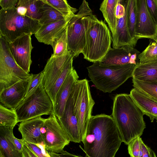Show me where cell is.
Returning <instances> with one entry per match:
<instances>
[{"label":"cell","mask_w":157,"mask_h":157,"mask_svg":"<svg viewBox=\"0 0 157 157\" xmlns=\"http://www.w3.org/2000/svg\"><path fill=\"white\" fill-rule=\"evenodd\" d=\"M86 157H115L122 141L112 116H92L82 140Z\"/></svg>","instance_id":"1"},{"label":"cell","mask_w":157,"mask_h":157,"mask_svg":"<svg viewBox=\"0 0 157 157\" xmlns=\"http://www.w3.org/2000/svg\"><path fill=\"white\" fill-rule=\"evenodd\" d=\"M144 115L130 94H119L114 97L112 116L125 144L143 134L146 127Z\"/></svg>","instance_id":"2"},{"label":"cell","mask_w":157,"mask_h":157,"mask_svg":"<svg viewBox=\"0 0 157 157\" xmlns=\"http://www.w3.org/2000/svg\"><path fill=\"white\" fill-rule=\"evenodd\" d=\"M86 44L82 52L84 58L90 62L100 61L111 48L112 35L109 28L93 14L83 18Z\"/></svg>","instance_id":"3"},{"label":"cell","mask_w":157,"mask_h":157,"mask_svg":"<svg viewBox=\"0 0 157 157\" xmlns=\"http://www.w3.org/2000/svg\"><path fill=\"white\" fill-rule=\"evenodd\" d=\"M136 65H107L99 61L87 67L88 76L97 89L111 93L132 77Z\"/></svg>","instance_id":"4"},{"label":"cell","mask_w":157,"mask_h":157,"mask_svg":"<svg viewBox=\"0 0 157 157\" xmlns=\"http://www.w3.org/2000/svg\"><path fill=\"white\" fill-rule=\"evenodd\" d=\"M41 26L38 21L19 14L16 7L0 10V35L8 42L26 34H34Z\"/></svg>","instance_id":"5"},{"label":"cell","mask_w":157,"mask_h":157,"mask_svg":"<svg viewBox=\"0 0 157 157\" xmlns=\"http://www.w3.org/2000/svg\"><path fill=\"white\" fill-rule=\"evenodd\" d=\"M74 112L77 118L81 141L85 135L95 104L88 81L78 80L74 85L70 96Z\"/></svg>","instance_id":"6"},{"label":"cell","mask_w":157,"mask_h":157,"mask_svg":"<svg viewBox=\"0 0 157 157\" xmlns=\"http://www.w3.org/2000/svg\"><path fill=\"white\" fill-rule=\"evenodd\" d=\"M15 110L19 122L43 115H50L53 112V105L44 89V82L31 94L25 97Z\"/></svg>","instance_id":"7"},{"label":"cell","mask_w":157,"mask_h":157,"mask_svg":"<svg viewBox=\"0 0 157 157\" xmlns=\"http://www.w3.org/2000/svg\"><path fill=\"white\" fill-rule=\"evenodd\" d=\"M31 76L17 64L10 50L8 42L0 35V91Z\"/></svg>","instance_id":"8"},{"label":"cell","mask_w":157,"mask_h":157,"mask_svg":"<svg viewBox=\"0 0 157 157\" xmlns=\"http://www.w3.org/2000/svg\"><path fill=\"white\" fill-rule=\"evenodd\" d=\"M92 14L87 2L83 0L79 11L68 22L67 26L68 50L74 57L82 53L86 44V34L83 17Z\"/></svg>","instance_id":"9"},{"label":"cell","mask_w":157,"mask_h":157,"mask_svg":"<svg viewBox=\"0 0 157 157\" xmlns=\"http://www.w3.org/2000/svg\"><path fill=\"white\" fill-rule=\"evenodd\" d=\"M43 138L45 150L57 153H60L70 142L53 113L45 119Z\"/></svg>","instance_id":"10"},{"label":"cell","mask_w":157,"mask_h":157,"mask_svg":"<svg viewBox=\"0 0 157 157\" xmlns=\"http://www.w3.org/2000/svg\"><path fill=\"white\" fill-rule=\"evenodd\" d=\"M31 35L26 34L13 41L8 42L10 51L17 65L25 72L29 73L32 63L31 53L33 48Z\"/></svg>","instance_id":"11"},{"label":"cell","mask_w":157,"mask_h":157,"mask_svg":"<svg viewBox=\"0 0 157 157\" xmlns=\"http://www.w3.org/2000/svg\"><path fill=\"white\" fill-rule=\"evenodd\" d=\"M138 15L135 32L136 42L141 38L152 39L157 36V25L149 13L146 0H137Z\"/></svg>","instance_id":"12"},{"label":"cell","mask_w":157,"mask_h":157,"mask_svg":"<svg viewBox=\"0 0 157 157\" xmlns=\"http://www.w3.org/2000/svg\"><path fill=\"white\" fill-rule=\"evenodd\" d=\"M140 53L136 49L128 45L111 48L99 62L107 65H136L139 63Z\"/></svg>","instance_id":"13"},{"label":"cell","mask_w":157,"mask_h":157,"mask_svg":"<svg viewBox=\"0 0 157 157\" xmlns=\"http://www.w3.org/2000/svg\"><path fill=\"white\" fill-rule=\"evenodd\" d=\"M31 78V76L28 78L0 91L1 104L8 108L15 109L25 99Z\"/></svg>","instance_id":"14"},{"label":"cell","mask_w":157,"mask_h":157,"mask_svg":"<svg viewBox=\"0 0 157 157\" xmlns=\"http://www.w3.org/2000/svg\"><path fill=\"white\" fill-rule=\"evenodd\" d=\"M74 55L71 52L64 56L55 57L52 54L48 60L42 72L44 86L47 92L55 83L71 57Z\"/></svg>","instance_id":"15"},{"label":"cell","mask_w":157,"mask_h":157,"mask_svg":"<svg viewBox=\"0 0 157 157\" xmlns=\"http://www.w3.org/2000/svg\"><path fill=\"white\" fill-rule=\"evenodd\" d=\"M45 118L41 117L21 122L18 130L25 142L38 145L44 144L42 131Z\"/></svg>","instance_id":"16"},{"label":"cell","mask_w":157,"mask_h":157,"mask_svg":"<svg viewBox=\"0 0 157 157\" xmlns=\"http://www.w3.org/2000/svg\"><path fill=\"white\" fill-rule=\"evenodd\" d=\"M57 119L70 141H81L78 120L74 112L70 97L62 117Z\"/></svg>","instance_id":"17"},{"label":"cell","mask_w":157,"mask_h":157,"mask_svg":"<svg viewBox=\"0 0 157 157\" xmlns=\"http://www.w3.org/2000/svg\"><path fill=\"white\" fill-rule=\"evenodd\" d=\"M78 74L74 68L59 90L56 95L55 105L52 113L57 118L62 117L73 86L78 80Z\"/></svg>","instance_id":"18"},{"label":"cell","mask_w":157,"mask_h":157,"mask_svg":"<svg viewBox=\"0 0 157 157\" xmlns=\"http://www.w3.org/2000/svg\"><path fill=\"white\" fill-rule=\"evenodd\" d=\"M70 20L64 19L41 25L35 36L39 42L51 45L55 39L66 28Z\"/></svg>","instance_id":"19"},{"label":"cell","mask_w":157,"mask_h":157,"mask_svg":"<svg viewBox=\"0 0 157 157\" xmlns=\"http://www.w3.org/2000/svg\"><path fill=\"white\" fill-rule=\"evenodd\" d=\"M130 95L144 114L149 117L151 122L157 119V101L135 88L131 90Z\"/></svg>","instance_id":"20"},{"label":"cell","mask_w":157,"mask_h":157,"mask_svg":"<svg viewBox=\"0 0 157 157\" xmlns=\"http://www.w3.org/2000/svg\"><path fill=\"white\" fill-rule=\"evenodd\" d=\"M128 0L125 1V12L124 15L117 19L116 33L112 39L113 48L128 45L133 47L132 39L130 36L127 25V14Z\"/></svg>","instance_id":"21"},{"label":"cell","mask_w":157,"mask_h":157,"mask_svg":"<svg viewBox=\"0 0 157 157\" xmlns=\"http://www.w3.org/2000/svg\"><path fill=\"white\" fill-rule=\"evenodd\" d=\"M118 0H104L100 5V10L107 23L111 33L112 38L116 35L117 20L116 16V8Z\"/></svg>","instance_id":"22"},{"label":"cell","mask_w":157,"mask_h":157,"mask_svg":"<svg viewBox=\"0 0 157 157\" xmlns=\"http://www.w3.org/2000/svg\"><path fill=\"white\" fill-rule=\"evenodd\" d=\"M132 77L141 81L157 80V61L138 63L134 68Z\"/></svg>","instance_id":"23"},{"label":"cell","mask_w":157,"mask_h":157,"mask_svg":"<svg viewBox=\"0 0 157 157\" xmlns=\"http://www.w3.org/2000/svg\"><path fill=\"white\" fill-rule=\"evenodd\" d=\"M74 58V55L71 57L54 84L47 92L52 102L53 109L55 105L56 97L59 90L69 74L74 68L73 66Z\"/></svg>","instance_id":"24"},{"label":"cell","mask_w":157,"mask_h":157,"mask_svg":"<svg viewBox=\"0 0 157 157\" xmlns=\"http://www.w3.org/2000/svg\"><path fill=\"white\" fill-rule=\"evenodd\" d=\"M138 15L137 0H128L127 25L129 33L132 40L134 48L137 43L135 38V32Z\"/></svg>","instance_id":"25"},{"label":"cell","mask_w":157,"mask_h":157,"mask_svg":"<svg viewBox=\"0 0 157 157\" xmlns=\"http://www.w3.org/2000/svg\"><path fill=\"white\" fill-rule=\"evenodd\" d=\"M43 3V0H19L17 5L26 8V16L39 21L42 16Z\"/></svg>","instance_id":"26"},{"label":"cell","mask_w":157,"mask_h":157,"mask_svg":"<svg viewBox=\"0 0 157 157\" xmlns=\"http://www.w3.org/2000/svg\"><path fill=\"white\" fill-rule=\"evenodd\" d=\"M43 1L42 16L39 21L41 25L66 19L56 9Z\"/></svg>","instance_id":"27"},{"label":"cell","mask_w":157,"mask_h":157,"mask_svg":"<svg viewBox=\"0 0 157 157\" xmlns=\"http://www.w3.org/2000/svg\"><path fill=\"white\" fill-rule=\"evenodd\" d=\"M51 46L55 57L63 56L69 52L68 48L67 27L63 31L57 36L53 41Z\"/></svg>","instance_id":"28"},{"label":"cell","mask_w":157,"mask_h":157,"mask_svg":"<svg viewBox=\"0 0 157 157\" xmlns=\"http://www.w3.org/2000/svg\"><path fill=\"white\" fill-rule=\"evenodd\" d=\"M133 86L157 101V80L141 81L132 79Z\"/></svg>","instance_id":"29"},{"label":"cell","mask_w":157,"mask_h":157,"mask_svg":"<svg viewBox=\"0 0 157 157\" xmlns=\"http://www.w3.org/2000/svg\"><path fill=\"white\" fill-rule=\"evenodd\" d=\"M43 0L56 9L66 19H71L78 10L71 7L65 0Z\"/></svg>","instance_id":"30"},{"label":"cell","mask_w":157,"mask_h":157,"mask_svg":"<svg viewBox=\"0 0 157 157\" xmlns=\"http://www.w3.org/2000/svg\"><path fill=\"white\" fill-rule=\"evenodd\" d=\"M15 109L8 108L0 104V126L13 128L18 122Z\"/></svg>","instance_id":"31"},{"label":"cell","mask_w":157,"mask_h":157,"mask_svg":"<svg viewBox=\"0 0 157 157\" xmlns=\"http://www.w3.org/2000/svg\"><path fill=\"white\" fill-rule=\"evenodd\" d=\"M150 40L148 46L139 56L140 63L157 61V36Z\"/></svg>","instance_id":"32"},{"label":"cell","mask_w":157,"mask_h":157,"mask_svg":"<svg viewBox=\"0 0 157 157\" xmlns=\"http://www.w3.org/2000/svg\"><path fill=\"white\" fill-rule=\"evenodd\" d=\"M0 151L5 157H22L21 152L17 151L15 146L0 132Z\"/></svg>","instance_id":"33"},{"label":"cell","mask_w":157,"mask_h":157,"mask_svg":"<svg viewBox=\"0 0 157 157\" xmlns=\"http://www.w3.org/2000/svg\"><path fill=\"white\" fill-rule=\"evenodd\" d=\"M13 128L0 126V132H2L6 138L13 144L17 151L21 152L25 141L22 139H19L15 137L13 134Z\"/></svg>","instance_id":"34"},{"label":"cell","mask_w":157,"mask_h":157,"mask_svg":"<svg viewBox=\"0 0 157 157\" xmlns=\"http://www.w3.org/2000/svg\"><path fill=\"white\" fill-rule=\"evenodd\" d=\"M143 141L140 137L135 138L128 145V152L131 157H141Z\"/></svg>","instance_id":"35"},{"label":"cell","mask_w":157,"mask_h":157,"mask_svg":"<svg viewBox=\"0 0 157 157\" xmlns=\"http://www.w3.org/2000/svg\"><path fill=\"white\" fill-rule=\"evenodd\" d=\"M31 78L27 90L25 97L31 94L44 82V76L42 71L33 74L31 73Z\"/></svg>","instance_id":"36"},{"label":"cell","mask_w":157,"mask_h":157,"mask_svg":"<svg viewBox=\"0 0 157 157\" xmlns=\"http://www.w3.org/2000/svg\"><path fill=\"white\" fill-rule=\"evenodd\" d=\"M148 11L155 23L157 25V0H146Z\"/></svg>","instance_id":"37"},{"label":"cell","mask_w":157,"mask_h":157,"mask_svg":"<svg viewBox=\"0 0 157 157\" xmlns=\"http://www.w3.org/2000/svg\"><path fill=\"white\" fill-rule=\"evenodd\" d=\"M25 143L34 152L37 157H50L46 155L42 149L37 145L25 142Z\"/></svg>","instance_id":"38"},{"label":"cell","mask_w":157,"mask_h":157,"mask_svg":"<svg viewBox=\"0 0 157 157\" xmlns=\"http://www.w3.org/2000/svg\"><path fill=\"white\" fill-rule=\"evenodd\" d=\"M18 0H0V5L2 9L6 10L15 7Z\"/></svg>","instance_id":"39"},{"label":"cell","mask_w":157,"mask_h":157,"mask_svg":"<svg viewBox=\"0 0 157 157\" xmlns=\"http://www.w3.org/2000/svg\"><path fill=\"white\" fill-rule=\"evenodd\" d=\"M143 153L141 157H151V148L143 142L142 144Z\"/></svg>","instance_id":"40"},{"label":"cell","mask_w":157,"mask_h":157,"mask_svg":"<svg viewBox=\"0 0 157 157\" xmlns=\"http://www.w3.org/2000/svg\"><path fill=\"white\" fill-rule=\"evenodd\" d=\"M18 13L21 16H26L27 13V9L26 8L23 6L17 5L16 7Z\"/></svg>","instance_id":"41"},{"label":"cell","mask_w":157,"mask_h":157,"mask_svg":"<svg viewBox=\"0 0 157 157\" xmlns=\"http://www.w3.org/2000/svg\"><path fill=\"white\" fill-rule=\"evenodd\" d=\"M59 155L61 157H82L71 154L64 150H63L59 154ZM85 157H86L85 156Z\"/></svg>","instance_id":"42"},{"label":"cell","mask_w":157,"mask_h":157,"mask_svg":"<svg viewBox=\"0 0 157 157\" xmlns=\"http://www.w3.org/2000/svg\"><path fill=\"white\" fill-rule=\"evenodd\" d=\"M24 145L31 157H37L34 152L26 145L25 142Z\"/></svg>","instance_id":"43"},{"label":"cell","mask_w":157,"mask_h":157,"mask_svg":"<svg viewBox=\"0 0 157 157\" xmlns=\"http://www.w3.org/2000/svg\"><path fill=\"white\" fill-rule=\"evenodd\" d=\"M21 153L22 155V157H31L26 150L24 145V144Z\"/></svg>","instance_id":"44"},{"label":"cell","mask_w":157,"mask_h":157,"mask_svg":"<svg viewBox=\"0 0 157 157\" xmlns=\"http://www.w3.org/2000/svg\"><path fill=\"white\" fill-rule=\"evenodd\" d=\"M50 157H61L59 154L51 152H48Z\"/></svg>","instance_id":"45"},{"label":"cell","mask_w":157,"mask_h":157,"mask_svg":"<svg viewBox=\"0 0 157 157\" xmlns=\"http://www.w3.org/2000/svg\"><path fill=\"white\" fill-rule=\"evenodd\" d=\"M150 153H151V157H156L155 154V153L151 149Z\"/></svg>","instance_id":"46"},{"label":"cell","mask_w":157,"mask_h":157,"mask_svg":"<svg viewBox=\"0 0 157 157\" xmlns=\"http://www.w3.org/2000/svg\"><path fill=\"white\" fill-rule=\"evenodd\" d=\"M0 157H5L3 153L1 151H0Z\"/></svg>","instance_id":"47"},{"label":"cell","mask_w":157,"mask_h":157,"mask_svg":"<svg viewBox=\"0 0 157 157\" xmlns=\"http://www.w3.org/2000/svg\"><path fill=\"white\" fill-rule=\"evenodd\" d=\"M156 122L157 123V119H156Z\"/></svg>","instance_id":"48"}]
</instances>
